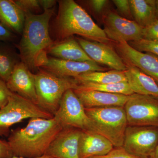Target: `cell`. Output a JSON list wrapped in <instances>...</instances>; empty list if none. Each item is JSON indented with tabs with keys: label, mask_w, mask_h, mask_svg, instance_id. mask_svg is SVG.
Masks as SVG:
<instances>
[{
	"label": "cell",
	"mask_w": 158,
	"mask_h": 158,
	"mask_svg": "<svg viewBox=\"0 0 158 158\" xmlns=\"http://www.w3.org/2000/svg\"><path fill=\"white\" fill-rule=\"evenodd\" d=\"M108 3L106 0H92L89 2L90 5L93 10L97 13H100L103 11Z\"/></svg>",
	"instance_id": "d6a6232c"
},
{
	"label": "cell",
	"mask_w": 158,
	"mask_h": 158,
	"mask_svg": "<svg viewBox=\"0 0 158 158\" xmlns=\"http://www.w3.org/2000/svg\"><path fill=\"white\" fill-rule=\"evenodd\" d=\"M40 67L57 76L69 78H75L89 72L107 69L94 62H76L48 57Z\"/></svg>",
	"instance_id": "4fadbf2b"
},
{
	"label": "cell",
	"mask_w": 158,
	"mask_h": 158,
	"mask_svg": "<svg viewBox=\"0 0 158 158\" xmlns=\"http://www.w3.org/2000/svg\"><path fill=\"white\" fill-rule=\"evenodd\" d=\"M11 92L7 88L6 82L0 79V109L7 103Z\"/></svg>",
	"instance_id": "f546056e"
},
{
	"label": "cell",
	"mask_w": 158,
	"mask_h": 158,
	"mask_svg": "<svg viewBox=\"0 0 158 158\" xmlns=\"http://www.w3.org/2000/svg\"><path fill=\"white\" fill-rule=\"evenodd\" d=\"M54 117L63 128L95 132L93 123L73 89L67 90L63 94Z\"/></svg>",
	"instance_id": "52a82bcc"
},
{
	"label": "cell",
	"mask_w": 158,
	"mask_h": 158,
	"mask_svg": "<svg viewBox=\"0 0 158 158\" xmlns=\"http://www.w3.org/2000/svg\"><path fill=\"white\" fill-rule=\"evenodd\" d=\"M6 84L11 92L37 105L35 74L23 62L16 65Z\"/></svg>",
	"instance_id": "5bb4252c"
},
{
	"label": "cell",
	"mask_w": 158,
	"mask_h": 158,
	"mask_svg": "<svg viewBox=\"0 0 158 158\" xmlns=\"http://www.w3.org/2000/svg\"><path fill=\"white\" fill-rule=\"evenodd\" d=\"M90 158H139L127 152L123 147H115L106 155Z\"/></svg>",
	"instance_id": "83f0119b"
},
{
	"label": "cell",
	"mask_w": 158,
	"mask_h": 158,
	"mask_svg": "<svg viewBox=\"0 0 158 158\" xmlns=\"http://www.w3.org/2000/svg\"><path fill=\"white\" fill-rule=\"evenodd\" d=\"M54 116L33 102L11 92L7 103L0 109V136L8 137L11 127L24 119L33 118L48 119Z\"/></svg>",
	"instance_id": "8992f818"
},
{
	"label": "cell",
	"mask_w": 158,
	"mask_h": 158,
	"mask_svg": "<svg viewBox=\"0 0 158 158\" xmlns=\"http://www.w3.org/2000/svg\"><path fill=\"white\" fill-rule=\"evenodd\" d=\"M133 19L138 25L146 27L156 19V0H129Z\"/></svg>",
	"instance_id": "44dd1931"
},
{
	"label": "cell",
	"mask_w": 158,
	"mask_h": 158,
	"mask_svg": "<svg viewBox=\"0 0 158 158\" xmlns=\"http://www.w3.org/2000/svg\"><path fill=\"white\" fill-rule=\"evenodd\" d=\"M113 148L112 143L100 134L91 131H81L79 142V158L106 155Z\"/></svg>",
	"instance_id": "e0dca14e"
},
{
	"label": "cell",
	"mask_w": 158,
	"mask_h": 158,
	"mask_svg": "<svg viewBox=\"0 0 158 158\" xmlns=\"http://www.w3.org/2000/svg\"><path fill=\"white\" fill-rule=\"evenodd\" d=\"M54 13L52 9L40 14H25L22 36L16 47L21 61L31 71L40 67L48 57V49L53 44L49 32V24Z\"/></svg>",
	"instance_id": "7a4b0ae2"
},
{
	"label": "cell",
	"mask_w": 158,
	"mask_h": 158,
	"mask_svg": "<svg viewBox=\"0 0 158 158\" xmlns=\"http://www.w3.org/2000/svg\"><path fill=\"white\" fill-rule=\"evenodd\" d=\"M103 23V31L110 40L128 43L143 39V27L135 20L125 18L113 11L105 16Z\"/></svg>",
	"instance_id": "30bf717a"
},
{
	"label": "cell",
	"mask_w": 158,
	"mask_h": 158,
	"mask_svg": "<svg viewBox=\"0 0 158 158\" xmlns=\"http://www.w3.org/2000/svg\"><path fill=\"white\" fill-rule=\"evenodd\" d=\"M116 52L126 65L137 67L152 78L158 85V56L136 50L128 43H116Z\"/></svg>",
	"instance_id": "8fae6325"
},
{
	"label": "cell",
	"mask_w": 158,
	"mask_h": 158,
	"mask_svg": "<svg viewBox=\"0 0 158 158\" xmlns=\"http://www.w3.org/2000/svg\"><path fill=\"white\" fill-rule=\"evenodd\" d=\"M118 11L128 19H133L129 1L128 0H114L113 1Z\"/></svg>",
	"instance_id": "f1b7e54d"
},
{
	"label": "cell",
	"mask_w": 158,
	"mask_h": 158,
	"mask_svg": "<svg viewBox=\"0 0 158 158\" xmlns=\"http://www.w3.org/2000/svg\"><path fill=\"white\" fill-rule=\"evenodd\" d=\"M35 78L37 105L54 116L64 93L75 89L77 85L73 78L57 76L44 69L35 74Z\"/></svg>",
	"instance_id": "277c9868"
},
{
	"label": "cell",
	"mask_w": 158,
	"mask_h": 158,
	"mask_svg": "<svg viewBox=\"0 0 158 158\" xmlns=\"http://www.w3.org/2000/svg\"><path fill=\"white\" fill-rule=\"evenodd\" d=\"M124 71L127 82L135 94L152 97L158 100V85L149 76L139 69L127 65Z\"/></svg>",
	"instance_id": "ac0fdd59"
},
{
	"label": "cell",
	"mask_w": 158,
	"mask_h": 158,
	"mask_svg": "<svg viewBox=\"0 0 158 158\" xmlns=\"http://www.w3.org/2000/svg\"><path fill=\"white\" fill-rule=\"evenodd\" d=\"M77 83L90 82L99 84L127 82L124 71L112 70L109 71L89 72L73 78Z\"/></svg>",
	"instance_id": "7402d4cb"
},
{
	"label": "cell",
	"mask_w": 158,
	"mask_h": 158,
	"mask_svg": "<svg viewBox=\"0 0 158 158\" xmlns=\"http://www.w3.org/2000/svg\"><path fill=\"white\" fill-rule=\"evenodd\" d=\"M19 55L7 42L0 41V79L6 82L19 62Z\"/></svg>",
	"instance_id": "603a6c76"
},
{
	"label": "cell",
	"mask_w": 158,
	"mask_h": 158,
	"mask_svg": "<svg viewBox=\"0 0 158 158\" xmlns=\"http://www.w3.org/2000/svg\"><path fill=\"white\" fill-rule=\"evenodd\" d=\"M81 130L63 128L51 142L45 155L54 158H80L79 142Z\"/></svg>",
	"instance_id": "9a60e30c"
},
{
	"label": "cell",
	"mask_w": 158,
	"mask_h": 158,
	"mask_svg": "<svg viewBox=\"0 0 158 158\" xmlns=\"http://www.w3.org/2000/svg\"><path fill=\"white\" fill-rule=\"evenodd\" d=\"M59 3L56 28L59 39L63 40L76 34L85 39L109 44L110 40L103 30L75 1L64 0Z\"/></svg>",
	"instance_id": "3957f363"
},
{
	"label": "cell",
	"mask_w": 158,
	"mask_h": 158,
	"mask_svg": "<svg viewBox=\"0 0 158 158\" xmlns=\"http://www.w3.org/2000/svg\"><path fill=\"white\" fill-rule=\"evenodd\" d=\"M47 53L57 59L76 62H94L82 48L78 42L70 37L52 45L48 49Z\"/></svg>",
	"instance_id": "d6986e66"
},
{
	"label": "cell",
	"mask_w": 158,
	"mask_h": 158,
	"mask_svg": "<svg viewBox=\"0 0 158 158\" xmlns=\"http://www.w3.org/2000/svg\"><path fill=\"white\" fill-rule=\"evenodd\" d=\"M41 8L44 11L53 9V7L56 3V1L52 0H40Z\"/></svg>",
	"instance_id": "836d02e7"
},
{
	"label": "cell",
	"mask_w": 158,
	"mask_h": 158,
	"mask_svg": "<svg viewBox=\"0 0 158 158\" xmlns=\"http://www.w3.org/2000/svg\"><path fill=\"white\" fill-rule=\"evenodd\" d=\"M75 89L82 90H95L106 93L124 94L128 96H130L134 94L127 82L106 84L81 82L77 83L76 88Z\"/></svg>",
	"instance_id": "cb8c5ba5"
},
{
	"label": "cell",
	"mask_w": 158,
	"mask_h": 158,
	"mask_svg": "<svg viewBox=\"0 0 158 158\" xmlns=\"http://www.w3.org/2000/svg\"><path fill=\"white\" fill-rule=\"evenodd\" d=\"M14 2L25 14L33 13V11L41 8L40 0H17Z\"/></svg>",
	"instance_id": "484cf974"
},
{
	"label": "cell",
	"mask_w": 158,
	"mask_h": 158,
	"mask_svg": "<svg viewBox=\"0 0 158 158\" xmlns=\"http://www.w3.org/2000/svg\"><path fill=\"white\" fill-rule=\"evenodd\" d=\"M15 37L12 31L0 23V41L4 42L13 41Z\"/></svg>",
	"instance_id": "4dcf8cb0"
},
{
	"label": "cell",
	"mask_w": 158,
	"mask_h": 158,
	"mask_svg": "<svg viewBox=\"0 0 158 158\" xmlns=\"http://www.w3.org/2000/svg\"><path fill=\"white\" fill-rule=\"evenodd\" d=\"M143 39L158 41V19L143 29Z\"/></svg>",
	"instance_id": "4316f807"
},
{
	"label": "cell",
	"mask_w": 158,
	"mask_h": 158,
	"mask_svg": "<svg viewBox=\"0 0 158 158\" xmlns=\"http://www.w3.org/2000/svg\"><path fill=\"white\" fill-rule=\"evenodd\" d=\"M85 108L123 107L130 96L95 90H73Z\"/></svg>",
	"instance_id": "2e32d148"
},
{
	"label": "cell",
	"mask_w": 158,
	"mask_h": 158,
	"mask_svg": "<svg viewBox=\"0 0 158 158\" xmlns=\"http://www.w3.org/2000/svg\"><path fill=\"white\" fill-rule=\"evenodd\" d=\"M77 41L88 56L98 64L113 70L125 71L127 66L118 53L108 44L78 37Z\"/></svg>",
	"instance_id": "7c38bea8"
},
{
	"label": "cell",
	"mask_w": 158,
	"mask_h": 158,
	"mask_svg": "<svg viewBox=\"0 0 158 158\" xmlns=\"http://www.w3.org/2000/svg\"><path fill=\"white\" fill-rule=\"evenodd\" d=\"M158 145V128L128 125L123 148L139 158H149Z\"/></svg>",
	"instance_id": "9c48e42d"
},
{
	"label": "cell",
	"mask_w": 158,
	"mask_h": 158,
	"mask_svg": "<svg viewBox=\"0 0 158 158\" xmlns=\"http://www.w3.org/2000/svg\"><path fill=\"white\" fill-rule=\"evenodd\" d=\"M85 111L93 123L95 132L106 138L114 147H123L128 126L124 107L85 108Z\"/></svg>",
	"instance_id": "5b68a950"
},
{
	"label": "cell",
	"mask_w": 158,
	"mask_h": 158,
	"mask_svg": "<svg viewBox=\"0 0 158 158\" xmlns=\"http://www.w3.org/2000/svg\"><path fill=\"white\" fill-rule=\"evenodd\" d=\"M14 156L8 141L0 140V158H11Z\"/></svg>",
	"instance_id": "1f68e13d"
},
{
	"label": "cell",
	"mask_w": 158,
	"mask_h": 158,
	"mask_svg": "<svg viewBox=\"0 0 158 158\" xmlns=\"http://www.w3.org/2000/svg\"><path fill=\"white\" fill-rule=\"evenodd\" d=\"M11 158H26L22 157L15 156H13V157H12ZM53 158L52 157L50 156L46 155H44L40 157H38V158Z\"/></svg>",
	"instance_id": "d590c367"
},
{
	"label": "cell",
	"mask_w": 158,
	"mask_h": 158,
	"mask_svg": "<svg viewBox=\"0 0 158 158\" xmlns=\"http://www.w3.org/2000/svg\"><path fill=\"white\" fill-rule=\"evenodd\" d=\"M149 158H158V145Z\"/></svg>",
	"instance_id": "e575fe53"
},
{
	"label": "cell",
	"mask_w": 158,
	"mask_h": 158,
	"mask_svg": "<svg viewBox=\"0 0 158 158\" xmlns=\"http://www.w3.org/2000/svg\"><path fill=\"white\" fill-rule=\"evenodd\" d=\"M136 50L143 52H150L158 56V41H151L141 39L138 41L128 43Z\"/></svg>",
	"instance_id": "d4e9b609"
},
{
	"label": "cell",
	"mask_w": 158,
	"mask_h": 158,
	"mask_svg": "<svg viewBox=\"0 0 158 158\" xmlns=\"http://www.w3.org/2000/svg\"><path fill=\"white\" fill-rule=\"evenodd\" d=\"M128 125L158 128V100L134 93L124 107Z\"/></svg>",
	"instance_id": "ba28073f"
},
{
	"label": "cell",
	"mask_w": 158,
	"mask_h": 158,
	"mask_svg": "<svg viewBox=\"0 0 158 158\" xmlns=\"http://www.w3.org/2000/svg\"><path fill=\"white\" fill-rule=\"evenodd\" d=\"M0 15L6 27L11 31L22 34L25 14L12 0H0Z\"/></svg>",
	"instance_id": "ffe728a7"
},
{
	"label": "cell",
	"mask_w": 158,
	"mask_h": 158,
	"mask_svg": "<svg viewBox=\"0 0 158 158\" xmlns=\"http://www.w3.org/2000/svg\"><path fill=\"white\" fill-rule=\"evenodd\" d=\"M0 22H1V23H2L4 25V22H3L2 19V17H1V15H0Z\"/></svg>",
	"instance_id": "74e56055"
},
{
	"label": "cell",
	"mask_w": 158,
	"mask_h": 158,
	"mask_svg": "<svg viewBox=\"0 0 158 158\" xmlns=\"http://www.w3.org/2000/svg\"><path fill=\"white\" fill-rule=\"evenodd\" d=\"M63 128L54 117L30 118L25 127L11 130L8 141L15 156L37 158L45 155Z\"/></svg>",
	"instance_id": "6da1fadb"
},
{
	"label": "cell",
	"mask_w": 158,
	"mask_h": 158,
	"mask_svg": "<svg viewBox=\"0 0 158 158\" xmlns=\"http://www.w3.org/2000/svg\"><path fill=\"white\" fill-rule=\"evenodd\" d=\"M156 19H158V0H156Z\"/></svg>",
	"instance_id": "8d00e7d4"
}]
</instances>
